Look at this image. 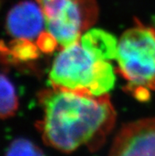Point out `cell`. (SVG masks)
<instances>
[{
    "instance_id": "9",
    "label": "cell",
    "mask_w": 155,
    "mask_h": 156,
    "mask_svg": "<svg viewBox=\"0 0 155 156\" xmlns=\"http://www.w3.org/2000/svg\"><path fill=\"white\" fill-rule=\"evenodd\" d=\"M2 54H5L6 57H10L11 60L17 61H28L38 57L40 49L37 44L32 41L26 39H15L9 44L4 47L2 44Z\"/></svg>"
},
{
    "instance_id": "11",
    "label": "cell",
    "mask_w": 155,
    "mask_h": 156,
    "mask_svg": "<svg viewBox=\"0 0 155 156\" xmlns=\"http://www.w3.org/2000/svg\"><path fill=\"white\" fill-rule=\"evenodd\" d=\"M6 156H44L43 151L26 139H17L8 147Z\"/></svg>"
},
{
    "instance_id": "2",
    "label": "cell",
    "mask_w": 155,
    "mask_h": 156,
    "mask_svg": "<svg viewBox=\"0 0 155 156\" xmlns=\"http://www.w3.org/2000/svg\"><path fill=\"white\" fill-rule=\"evenodd\" d=\"M116 59L134 92L155 90V29L138 22L127 30L118 43Z\"/></svg>"
},
{
    "instance_id": "10",
    "label": "cell",
    "mask_w": 155,
    "mask_h": 156,
    "mask_svg": "<svg viewBox=\"0 0 155 156\" xmlns=\"http://www.w3.org/2000/svg\"><path fill=\"white\" fill-rule=\"evenodd\" d=\"M1 117L9 118L18 108V99L15 88L6 75H1Z\"/></svg>"
},
{
    "instance_id": "1",
    "label": "cell",
    "mask_w": 155,
    "mask_h": 156,
    "mask_svg": "<svg viewBox=\"0 0 155 156\" xmlns=\"http://www.w3.org/2000/svg\"><path fill=\"white\" fill-rule=\"evenodd\" d=\"M43 117L37 123L46 144L62 152L85 145L90 151L102 146L116 121L109 97L52 89L39 94Z\"/></svg>"
},
{
    "instance_id": "12",
    "label": "cell",
    "mask_w": 155,
    "mask_h": 156,
    "mask_svg": "<svg viewBox=\"0 0 155 156\" xmlns=\"http://www.w3.org/2000/svg\"><path fill=\"white\" fill-rule=\"evenodd\" d=\"M59 44L55 38L48 32H43L37 40V45L40 51L45 53H50L55 50Z\"/></svg>"
},
{
    "instance_id": "7",
    "label": "cell",
    "mask_w": 155,
    "mask_h": 156,
    "mask_svg": "<svg viewBox=\"0 0 155 156\" xmlns=\"http://www.w3.org/2000/svg\"><path fill=\"white\" fill-rule=\"evenodd\" d=\"M81 45L97 60H111L116 58L118 43L112 34L100 29H92L80 38Z\"/></svg>"
},
{
    "instance_id": "3",
    "label": "cell",
    "mask_w": 155,
    "mask_h": 156,
    "mask_svg": "<svg viewBox=\"0 0 155 156\" xmlns=\"http://www.w3.org/2000/svg\"><path fill=\"white\" fill-rule=\"evenodd\" d=\"M36 1L45 16L46 30L63 48L79 42L98 15L96 0Z\"/></svg>"
},
{
    "instance_id": "4",
    "label": "cell",
    "mask_w": 155,
    "mask_h": 156,
    "mask_svg": "<svg viewBox=\"0 0 155 156\" xmlns=\"http://www.w3.org/2000/svg\"><path fill=\"white\" fill-rule=\"evenodd\" d=\"M97 61V59L79 41L64 48L51 66L49 75L51 87L89 94L94 78Z\"/></svg>"
},
{
    "instance_id": "5",
    "label": "cell",
    "mask_w": 155,
    "mask_h": 156,
    "mask_svg": "<svg viewBox=\"0 0 155 156\" xmlns=\"http://www.w3.org/2000/svg\"><path fill=\"white\" fill-rule=\"evenodd\" d=\"M108 156H155V118L124 125L114 140Z\"/></svg>"
},
{
    "instance_id": "8",
    "label": "cell",
    "mask_w": 155,
    "mask_h": 156,
    "mask_svg": "<svg viewBox=\"0 0 155 156\" xmlns=\"http://www.w3.org/2000/svg\"><path fill=\"white\" fill-rule=\"evenodd\" d=\"M115 80L116 77L112 66L105 60H97L94 78L89 89V94L96 97L107 94L113 88Z\"/></svg>"
},
{
    "instance_id": "6",
    "label": "cell",
    "mask_w": 155,
    "mask_h": 156,
    "mask_svg": "<svg viewBox=\"0 0 155 156\" xmlns=\"http://www.w3.org/2000/svg\"><path fill=\"white\" fill-rule=\"evenodd\" d=\"M8 34L15 39H37L46 28L45 16L39 6L31 1H23L12 8L6 17Z\"/></svg>"
}]
</instances>
